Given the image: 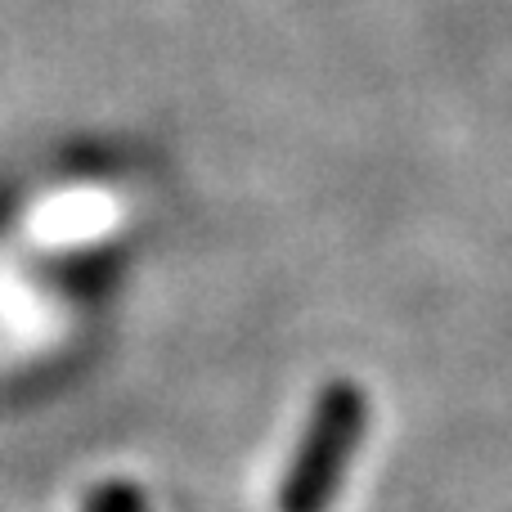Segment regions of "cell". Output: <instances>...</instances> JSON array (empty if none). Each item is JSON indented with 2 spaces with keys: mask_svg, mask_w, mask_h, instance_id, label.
<instances>
[{
  "mask_svg": "<svg viewBox=\"0 0 512 512\" xmlns=\"http://www.w3.org/2000/svg\"><path fill=\"white\" fill-rule=\"evenodd\" d=\"M364 436H369V391L351 378L324 382L297 436L292 463L274 490V512H333L346 490V472L360 459Z\"/></svg>",
  "mask_w": 512,
  "mask_h": 512,
  "instance_id": "1",
  "label": "cell"
},
{
  "mask_svg": "<svg viewBox=\"0 0 512 512\" xmlns=\"http://www.w3.org/2000/svg\"><path fill=\"white\" fill-rule=\"evenodd\" d=\"M81 512H153L149 508V495H144L135 481H99L86 499H81Z\"/></svg>",
  "mask_w": 512,
  "mask_h": 512,
  "instance_id": "2",
  "label": "cell"
}]
</instances>
